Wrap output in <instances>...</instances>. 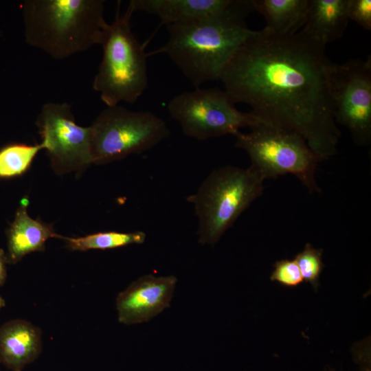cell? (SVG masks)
Listing matches in <instances>:
<instances>
[{"instance_id":"6da1fadb","label":"cell","mask_w":371,"mask_h":371,"mask_svg":"<svg viewBox=\"0 0 371 371\" xmlns=\"http://www.w3.org/2000/svg\"><path fill=\"white\" fill-rule=\"evenodd\" d=\"M333 62L326 46L301 30H256L225 67L220 80L236 103L265 124L294 132L321 161L334 156L341 132L328 85Z\"/></svg>"},{"instance_id":"7a4b0ae2","label":"cell","mask_w":371,"mask_h":371,"mask_svg":"<svg viewBox=\"0 0 371 371\" xmlns=\"http://www.w3.org/2000/svg\"><path fill=\"white\" fill-rule=\"evenodd\" d=\"M254 11L251 0H234L223 12L167 25L168 38L148 54H165L195 87L220 80L235 53L255 32L246 23Z\"/></svg>"},{"instance_id":"3957f363","label":"cell","mask_w":371,"mask_h":371,"mask_svg":"<svg viewBox=\"0 0 371 371\" xmlns=\"http://www.w3.org/2000/svg\"><path fill=\"white\" fill-rule=\"evenodd\" d=\"M103 0H27L22 8L26 42L54 59H65L99 45Z\"/></svg>"},{"instance_id":"277c9868","label":"cell","mask_w":371,"mask_h":371,"mask_svg":"<svg viewBox=\"0 0 371 371\" xmlns=\"http://www.w3.org/2000/svg\"><path fill=\"white\" fill-rule=\"evenodd\" d=\"M120 1L117 3L113 23L104 26L100 44L103 56L96 74L93 88L100 93L106 106L120 102L135 103L148 87V54L138 41L131 27L134 12L128 4L120 14Z\"/></svg>"},{"instance_id":"5b68a950","label":"cell","mask_w":371,"mask_h":371,"mask_svg":"<svg viewBox=\"0 0 371 371\" xmlns=\"http://www.w3.org/2000/svg\"><path fill=\"white\" fill-rule=\"evenodd\" d=\"M264 179L251 166L220 167L187 198L198 218V242L215 245L264 191Z\"/></svg>"},{"instance_id":"8992f818","label":"cell","mask_w":371,"mask_h":371,"mask_svg":"<svg viewBox=\"0 0 371 371\" xmlns=\"http://www.w3.org/2000/svg\"><path fill=\"white\" fill-rule=\"evenodd\" d=\"M248 133L238 131L235 146L249 155L251 165L263 178L291 174L312 193L320 192L315 171L321 160L298 134L261 124Z\"/></svg>"},{"instance_id":"52a82bcc","label":"cell","mask_w":371,"mask_h":371,"mask_svg":"<svg viewBox=\"0 0 371 371\" xmlns=\"http://www.w3.org/2000/svg\"><path fill=\"white\" fill-rule=\"evenodd\" d=\"M92 164H103L148 150L170 135L161 117L149 111L106 106L90 126Z\"/></svg>"},{"instance_id":"ba28073f","label":"cell","mask_w":371,"mask_h":371,"mask_svg":"<svg viewBox=\"0 0 371 371\" xmlns=\"http://www.w3.org/2000/svg\"><path fill=\"white\" fill-rule=\"evenodd\" d=\"M166 107L185 135L201 141L234 135L241 128L265 124L251 112L237 109L228 93L217 88L198 87L181 93Z\"/></svg>"},{"instance_id":"9c48e42d","label":"cell","mask_w":371,"mask_h":371,"mask_svg":"<svg viewBox=\"0 0 371 371\" xmlns=\"http://www.w3.org/2000/svg\"><path fill=\"white\" fill-rule=\"evenodd\" d=\"M328 85L337 124L346 127L355 143L371 142V57L332 63Z\"/></svg>"},{"instance_id":"30bf717a","label":"cell","mask_w":371,"mask_h":371,"mask_svg":"<svg viewBox=\"0 0 371 371\" xmlns=\"http://www.w3.org/2000/svg\"><path fill=\"white\" fill-rule=\"evenodd\" d=\"M36 125L41 144L58 174L80 171L92 164L90 126L76 123L69 104L45 103Z\"/></svg>"},{"instance_id":"8fae6325","label":"cell","mask_w":371,"mask_h":371,"mask_svg":"<svg viewBox=\"0 0 371 371\" xmlns=\"http://www.w3.org/2000/svg\"><path fill=\"white\" fill-rule=\"evenodd\" d=\"M177 282L174 276L150 274L133 282L117 297L119 322L125 325L146 322L170 307Z\"/></svg>"},{"instance_id":"7c38bea8","label":"cell","mask_w":371,"mask_h":371,"mask_svg":"<svg viewBox=\"0 0 371 371\" xmlns=\"http://www.w3.org/2000/svg\"><path fill=\"white\" fill-rule=\"evenodd\" d=\"M42 351V333L31 322L14 319L0 326V363L12 371H22Z\"/></svg>"},{"instance_id":"4fadbf2b","label":"cell","mask_w":371,"mask_h":371,"mask_svg":"<svg viewBox=\"0 0 371 371\" xmlns=\"http://www.w3.org/2000/svg\"><path fill=\"white\" fill-rule=\"evenodd\" d=\"M234 0H131L134 12L157 16L160 24L169 25L215 16L225 11Z\"/></svg>"},{"instance_id":"5bb4252c","label":"cell","mask_w":371,"mask_h":371,"mask_svg":"<svg viewBox=\"0 0 371 371\" xmlns=\"http://www.w3.org/2000/svg\"><path fill=\"white\" fill-rule=\"evenodd\" d=\"M27 200L24 199L18 208L8 232V262L14 264L27 254L45 249L46 241L60 237L52 225L32 218L27 212Z\"/></svg>"},{"instance_id":"9a60e30c","label":"cell","mask_w":371,"mask_h":371,"mask_svg":"<svg viewBox=\"0 0 371 371\" xmlns=\"http://www.w3.org/2000/svg\"><path fill=\"white\" fill-rule=\"evenodd\" d=\"M348 7V0H308L305 23L300 30L326 46L344 35L349 21Z\"/></svg>"},{"instance_id":"2e32d148","label":"cell","mask_w":371,"mask_h":371,"mask_svg":"<svg viewBox=\"0 0 371 371\" xmlns=\"http://www.w3.org/2000/svg\"><path fill=\"white\" fill-rule=\"evenodd\" d=\"M254 11L265 19L267 30L280 35L293 34L304 26L308 0H251Z\"/></svg>"},{"instance_id":"e0dca14e","label":"cell","mask_w":371,"mask_h":371,"mask_svg":"<svg viewBox=\"0 0 371 371\" xmlns=\"http://www.w3.org/2000/svg\"><path fill=\"white\" fill-rule=\"evenodd\" d=\"M72 250L109 249L133 244L144 243L146 234L144 232H106L87 235L79 238L60 236Z\"/></svg>"},{"instance_id":"ac0fdd59","label":"cell","mask_w":371,"mask_h":371,"mask_svg":"<svg viewBox=\"0 0 371 371\" xmlns=\"http://www.w3.org/2000/svg\"><path fill=\"white\" fill-rule=\"evenodd\" d=\"M41 144L8 145L0 150V178H8L24 173L30 166L39 150Z\"/></svg>"},{"instance_id":"d6986e66","label":"cell","mask_w":371,"mask_h":371,"mask_svg":"<svg viewBox=\"0 0 371 371\" xmlns=\"http://www.w3.org/2000/svg\"><path fill=\"white\" fill-rule=\"evenodd\" d=\"M303 280L310 283L317 291L319 285V276L324 267L322 261V249H315L306 243L304 249L295 256Z\"/></svg>"},{"instance_id":"ffe728a7","label":"cell","mask_w":371,"mask_h":371,"mask_svg":"<svg viewBox=\"0 0 371 371\" xmlns=\"http://www.w3.org/2000/svg\"><path fill=\"white\" fill-rule=\"evenodd\" d=\"M273 267L271 280L278 282L286 287H296L303 282V278L295 259L280 260L276 262Z\"/></svg>"},{"instance_id":"44dd1931","label":"cell","mask_w":371,"mask_h":371,"mask_svg":"<svg viewBox=\"0 0 371 371\" xmlns=\"http://www.w3.org/2000/svg\"><path fill=\"white\" fill-rule=\"evenodd\" d=\"M348 13L349 20L371 30V0H348Z\"/></svg>"},{"instance_id":"7402d4cb","label":"cell","mask_w":371,"mask_h":371,"mask_svg":"<svg viewBox=\"0 0 371 371\" xmlns=\"http://www.w3.org/2000/svg\"><path fill=\"white\" fill-rule=\"evenodd\" d=\"M6 263H8L6 254L3 249H0V286L5 283L6 280Z\"/></svg>"},{"instance_id":"603a6c76","label":"cell","mask_w":371,"mask_h":371,"mask_svg":"<svg viewBox=\"0 0 371 371\" xmlns=\"http://www.w3.org/2000/svg\"><path fill=\"white\" fill-rule=\"evenodd\" d=\"M5 306V301L4 299L0 295V310L3 308Z\"/></svg>"},{"instance_id":"cb8c5ba5","label":"cell","mask_w":371,"mask_h":371,"mask_svg":"<svg viewBox=\"0 0 371 371\" xmlns=\"http://www.w3.org/2000/svg\"><path fill=\"white\" fill-rule=\"evenodd\" d=\"M328 371H335V370H328Z\"/></svg>"}]
</instances>
